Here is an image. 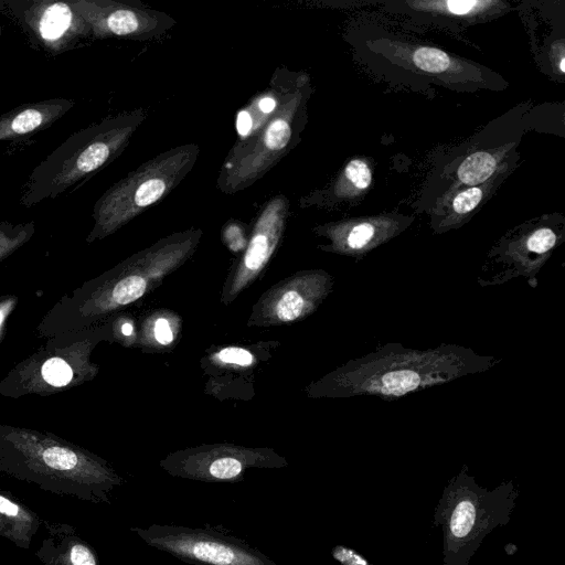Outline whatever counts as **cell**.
Listing matches in <instances>:
<instances>
[{
  "mask_svg": "<svg viewBox=\"0 0 565 565\" xmlns=\"http://www.w3.org/2000/svg\"><path fill=\"white\" fill-rule=\"evenodd\" d=\"M500 362L501 359L480 355L458 344L419 350L391 342L328 374L317 384V395L396 399L488 371Z\"/></svg>",
  "mask_w": 565,
  "mask_h": 565,
  "instance_id": "6da1fadb",
  "label": "cell"
},
{
  "mask_svg": "<svg viewBox=\"0 0 565 565\" xmlns=\"http://www.w3.org/2000/svg\"><path fill=\"white\" fill-rule=\"evenodd\" d=\"M201 236L200 228L171 234L85 281L51 307L36 326V335L45 340L109 320L189 258Z\"/></svg>",
  "mask_w": 565,
  "mask_h": 565,
  "instance_id": "7a4b0ae2",
  "label": "cell"
},
{
  "mask_svg": "<svg viewBox=\"0 0 565 565\" xmlns=\"http://www.w3.org/2000/svg\"><path fill=\"white\" fill-rule=\"evenodd\" d=\"M0 472L90 503H109L124 482L96 454L53 433L8 424H0Z\"/></svg>",
  "mask_w": 565,
  "mask_h": 565,
  "instance_id": "3957f363",
  "label": "cell"
},
{
  "mask_svg": "<svg viewBox=\"0 0 565 565\" xmlns=\"http://www.w3.org/2000/svg\"><path fill=\"white\" fill-rule=\"evenodd\" d=\"M145 119L146 114L139 108L73 132L33 168L19 204L32 207L82 186L124 152Z\"/></svg>",
  "mask_w": 565,
  "mask_h": 565,
  "instance_id": "277c9868",
  "label": "cell"
},
{
  "mask_svg": "<svg viewBox=\"0 0 565 565\" xmlns=\"http://www.w3.org/2000/svg\"><path fill=\"white\" fill-rule=\"evenodd\" d=\"M518 497L512 480L488 490L463 465L445 486L433 515L443 533V565H469L486 536L510 522Z\"/></svg>",
  "mask_w": 565,
  "mask_h": 565,
  "instance_id": "5b68a950",
  "label": "cell"
},
{
  "mask_svg": "<svg viewBox=\"0 0 565 565\" xmlns=\"http://www.w3.org/2000/svg\"><path fill=\"white\" fill-rule=\"evenodd\" d=\"M309 94V77L296 72L277 109L226 154L216 179L220 192L236 194L253 185L297 146Z\"/></svg>",
  "mask_w": 565,
  "mask_h": 565,
  "instance_id": "8992f818",
  "label": "cell"
},
{
  "mask_svg": "<svg viewBox=\"0 0 565 565\" xmlns=\"http://www.w3.org/2000/svg\"><path fill=\"white\" fill-rule=\"evenodd\" d=\"M111 337L110 322L45 339L43 345L17 363L0 381V395L17 399L49 396L92 381L98 365L90 361L95 347Z\"/></svg>",
  "mask_w": 565,
  "mask_h": 565,
  "instance_id": "52a82bcc",
  "label": "cell"
},
{
  "mask_svg": "<svg viewBox=\"0 0 565 565\" xmlns=\"http://www.w3.org/2000/svg\"><path fill=\"white\" fill-rule=\"evenodd\" d=\"M196 143L171 148L114 183L95 202L86 243L106 238L170 194L193 169Z\"/></svg>",
  "mask_w": 565,
  "mask_h": 565,
  "instance_id": "ba28073f",
  "label": "cell"
},
{
  "mask_svg": "<svg viewBox=\"0 0 565 565\" xmlns=\"http://www.w3.org/2000/svg\"><path fill=\"white\" fill-rule=\"evenodd\" d=\"M0 13L22 31L33 49L51 56L93 40L89 25L71 0H0Z\"/></svg>",
  "mask_w": 565,
  "mask_h": 565,
  "instance_id": "9c48e42d",
  "label": "cell"
},
{
  "mask_svg": "<svg viewBox=\"0 0 565 565\" xmlns=\"http://www.w3.org/2000/svg\"><path fill=\"white\" fill-rule=\"evenodd\" d=\"M131 531L149 546L198 565H278L243 540L217 531L159 524Z\"/></svg>",
  "mask_w": 565,
  "mask_h": 565,
  "instance_id": "30bf717a",
  "label": "cell"
},
{
  "mask_svg": "<svg viewBox=\"0 0 565 565\" xmlns=\"http://www.w3.org/2000/svg\"><path fill=\"white\" fill-rule=\"evenodd\" d=\"M284 458L267 449L210 446L170 455L161 467L174 477L205 482H235L248 468H279Z\"/></svg>",
  "mask_w": 565,
  "mask_h": 565,
  "instance_id": "8fae6325",
  "label": "cell"
},
{
  "mask_svg": "<svg viewBox=\"0 0 565 565\" xmlns=\"http://www.w3.org/2000/svg\"><path fill=\"white\" fill-rule=\"evenodd\" d=\"M90 28L92 39L146 41L159 38L175 25V20L139 1L71 0Z\"/></svg>",
  "mask_w": 565,
  "mask_h": 565,
  "instance_id": "7c38bea8",
  "label": "cell"
},
{
  "mask_svg": "<svg viewBox=\"0 0 565 565\" xmlns=\"http://www.w3.org/2000/svg\"><path fill=\"white\" fill-rule=\"evenodd\" d=\"M289 206V200L277 194L259 211L241 262L225 286L223 298L226 303L254 281L270 259L282 238Z\"/></svg>",
  "mask_w": 565,
  "mask_h": 565,
  "instance_id": "4fadbf2b",
  "label": "cell"
},
{
  "mask_svg": "<svg viewBox=\"0 0 565 565\" xmlns=\"http://www.w3.org/2000/svg\"><path fill=\"white\" fill-rule=\"evenodd\" d=\"M332 289L323 270L306 271L274 288L262 301L263 321L291 322L311 313Z\"/></svg>",
  "mask_w": 565,
  "mask_h": 565,
  "instance_id": "5bb4252c",
  "label": "cell"
},
{
  "mask_svg": "<svg viewBox=\"0 0 565 565\" xmlns=\"http://www.w3.org/2000/svg\"><path fill=\"white\" fill-rule=\"evenodd\" d=\"M75 106L65 97H52L39 102L24 103L0 114V142L15 141L41 132Z\"/></svg>",
  "mask_w": 565,
  "mask_h": 565,
  "instance_id": "9a60e30c",
  "label": "cell"
},
{
  "mask_svg": "<svg viewBox=\"0 0 565 565\" xmlns=\"http://www.w3.org/2000/svg\"><path fill=\"white\" fill-rule=\"evenodd\" d=\"M45 536L35 556L43 565H100L94 548L65 523L43 521Z\"/></svg>",
  "mask_w": 565,
  "mask_h": 565,
  "instance_id": "2e32d148",
  "label": "cell"
},
{
  "mask_svg": "<svg viewBox=\"0 0 565 565\" xmlns=\"http://www.w3.org/2000/svg\"><path fill=\"white\" fill-rule=\"evenodd\" d=\"M43 521L12 493L0 490V536L28 550Z\"/></svg>",
  "mask_w": 565,
  "mask_h": 565,
  "instance_id": "e0dca14e",
  "label": "cell"
},
{
  "mask_svg": "<svg viewBox=\"0 0 565 565\" xmlns=\"http://www.w3.org/2000/svg\"><path fill=\"white\" fill-rule=\"evenodd\" d=\"M34 221L24 223L0 222V263L24 246L35 234Z\"/></svg>",
  "mask_w": 565,
  "mask_h": 565,
  "instance_id": "ac0fdd59",
  "label": "cell"
},
{
  "mask_svg": "<svg viewBox=\"0 0 565 565\" xmlns=\"http://www.w3.org/2000/svg\"><path fill=\"white\" fill-rule=\"evenodd\" d=\"M495 166V159L489 152H475L459 166L458 178L465 184H480L491 177Z\"/></svg>",
  "mask_w": 565,
  "mask_h": 565,
  "instance_id": "d6986e66",
  "label": "cell"
},
{
  "mask_svg": "<svg viewBox=\"0 0 565 565\" xmlns=\"http://www.w3.org/2000/svg\"><path fill=\"white\" fill-rule=\"evenodd\" d=\"M376 228L369 222L351 226L345 233L332 231V237L342 252L355 253L367 249L375 239Z\"/></svg>",
  "mask_w": 565,
  "mask_h": 565,
  "instance_id": "ffe728a7",
  "label": "cell"
},
{
  "mask_svg": "<svg viewBox=\"0 0 565 565\" xmlns=\"http://www.w3.org/2000/svg\"><path fill=\"white\" fill-rule=\"evenodd\" d=\"M413 61L418 68L430 73L444 72L450 65V58L444 51L427 46L416 49Z\"/></svg>",
  "mask_w": 565,
  "mask_h": 565,
  "instance_id": "44dd1931",
  "label": "cell"
},
{
  "mask_svg": "<svg viewBox=\"0 0 565 565\" xmlns=\"http://www.w3.org/2000/svg\"><path fill=\"white\" fill-rule=\"evenodd\" d=\"M344 178L355 189L364 190L371 183L372 173L363 160L353 159L345 166Z\"/></svg>",
  "mask_w": 565,
  "mask_h": 565,
  "instance_id": "7402d4cb",
  "label": "cell"
},
{
  "mask_svg": "<svg viewBox=\"0 0 565 565\" xmlns=\"http://www.w3.org/2000/svg\"><path fill=\"white\" fill-rule=\"evenodd\" d=\"M481 199V189L472 186L456 195L452 201V207L457 213H468L479 204Z\"/></svg>",
  "mask_w": 565,
  "mask_h": 565,
  "instance_id": "603a6c76",
  "label": "cell"
},
{
  "mask_svg": "<svg viewBox=\"0 0 565 565\" xmlns=\"http://www.w3.org/2000/svg\"><path fill=\"white\" fill-rule=\"evenodd\" d=\"M437 3L445 6L448 12L456 15H465L468 13H472L477 10L483 9L484 7L492 4L491 1L479 0H452Z\"/></svg>",
  "mask_w": 565,
  "mask_h": 565,
  "instance_id": "cb8c5ba5",
  "label": "cell"
},
{
  "mask_svg": "<svg viewBox=\"0 0 565 565\" xmlns=\"http://www.w3.org/2000/svg\"><path fill=\"white\" fill-rule=\"evenodd\" d=\"M332 557L341 565H373L363 555L343 545L333 547Z\"/></svg>",
  "mask_w": 565,
  "mask_h": 565,
  "instance_id": "d4e9b609",
  "label": "cell"
},
{
  "mask_svg": "<svg viewBox=\"0 0 565 565\" xmlns=\"http://www.w3.org/2000/svg\"><path fill=\"white\" fill-rule=\"evenodd\" d=\"M217 359L224 363L249 365L254 356L250 352L242 348H225L217 353Z\"/></svg>",
  "mask_w": 565,
  "mask_h": 565,
  "instance_id": "484cf974",
  "label": "cell"
},
{
  "mask_svg": "<svg viewBox=\"0 0 565 565\" xmlns=\"http://www.w3.org/2000/svg\"><path fill=\"white\" fill-rule=\"evenodd\" d=\"M18 296L12 294L0 296V342L3 339L8 320L18 306Z\"/></svg>",
  "mask_w": 565,
  "mask_h": 565,
  "instance_id": "4316f807",
  "label": "cell"
},
{
  "mask_svg": "<svg viewBox=\"0 0 565 565\" xmlns=\"http://www.w3.org/2000/svg\"><path fill=\"white\" fill-rule=\"evenodd\" d=\"M154 338L163 345H167L173 340V332L169 326L168 320L159 318L154 323Z\"/></svg>",
  "mask_w": 565,
  "mask_h": 565,
  "instance_id": "83f0119b",
  "label": "cell"
},
{
  "mask_svg": "<svg viewBox=\"0 0 565 565\" xmlns=\"http://www.w3.org/2000/svg\"><path fill=\"white\" fill-rule=\"evenodd\" d=\"M119 330H120V333L124 337H129V335L132 334L134 328H132V324L130 322H124V323H121Z\"/></svg>",
  "mask_w": 565,
  "mask_h": 565,
  "instance_id": "f1b7e54d",
  "label": "cell"
},
{
  "mask_svg": "<svg viewBox=\"0 0 565 565\" xmlns=\"http://www.w3.org/2000/svg\"><path fill=\"white\" fill-rule=\"evenodd\" d=\"M564 64H565V60H564V57H562V58H561V62H559V70H561V72H562V73H564V72H565V66H564Z\"/></svg>",
  "mask_w": 565,
  "mask_h": 565,
  "instance_id": "f546056e",
  "label": "cell"
},
{
  "mask_svg": "<svg viewBox=\"0 0 565 565\" xmlns=\"http://www.w3.org/2000/svg\"><path fill=\"white\" fill-rule=\"evenodd\" d=\"M0 33H1V30H0Z\"/></svg>",
  "mask_w": 565,
  "mask_h": 565,
  "instance_id": "4dcf8cb0",
  "label": "cell"
}]
</instances>
